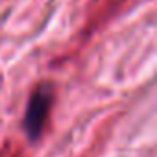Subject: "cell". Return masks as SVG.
<instances>
[{"instance_id":"1","label":"cell","mask_w":157,"mask_h":157,"mask_svg":"<svg viewBox=\"0 0 157 157\" xmlns=\"http://www.w3.org/2000/svg\"><path fill=\"white\" fill-rule=\"evenodd\" d=\"M52 102H54V93H52V87L48 83L39 85L33 91L30 104H28V109H26V117H24V129L32 140L41 137Z\"/></svg>"}]
</instances>
